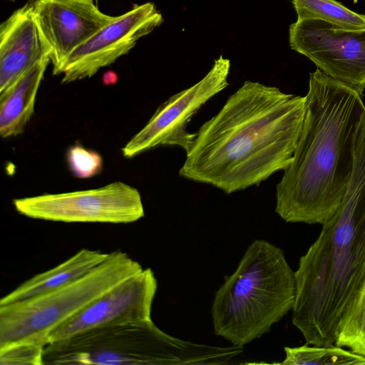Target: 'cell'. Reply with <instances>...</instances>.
Here are the masks:
<instances>
[{"label":"cell","instance_id":"6da1fadb","mask_svg":"<svg viewBox=\"0 0 365 365\" xmlns=\"http://www.w3.org/2000/svg\"><path fill=\"white\" fill-rule=\"evenodd\" d=\"M305 97L246 81L195 133L179 175L226 194L258 185L292 162Z\"/></svg>","mask_w":365,"mask_h":365},{"label":"cell","instance_id":"7a4b0ae2","mask_svg":"<svg viewBox=\"0 0 365 365\" xmlns=\"http://www.w3.org/2000/svg\"><path fill=\"white\" fill-rule=\"evenodd\" d=\"M362 95L318 68L309 74L304 118L293 158L276 186V213L287 222L323 225L349 182Z\"/></svg>","mask_w":365,"mask_h":365},{"label":"cell","instance_id":"3957f363","mask_svg":"<svg viewBox=\"0 0 365 365\" xmlns=\"http://www.w3.org/2000/svg\"><path fill=\"white\" fill-rule=\"evenodd\" d=\"M354 156L338 210L294 272L292 324L309 345H335L338 324L365 281V126L356 132Z\"/></svg>","mask_w":365,"mask_h":365},{"label":"cell","instance_id":"277c9868","mask_svg":"<svg viewBox=\"0 0 365 365\" xmlns=\"http://www.w3.org/2000/svg\"><path fill=\"white\" fill-rule=\"evenodd\" d=\"M295 295V274L283 250L264 240H255L215 294L211 307L214 331L243 348L292 310Z\"/></svg>","mask_w":365,"mask_h":365},{"label":"cell","instance_id":"5b68a950","mask_svg":"<svg viewBox=\"0 0 365 365\" xmlns=\"http://www.w3.org/2000/svg\"><path fill=\"white\" fill-rule=\"evenodd\" d=\"M242 349L184 341L160 329L152 321L91 329L48 343L43 364H227Z\"/></svg>","mask_w":365,"mask_h":365},{"label":"cell","instance_id":"8992f818","mask_svg":"<svg viewBox=\"0 0 365 365\" xmlns=\"http://www.w3.org/2000/svg\"><path fill=\"white\" fill-rule=\"evenodd\" d=\"M143 269L122 251L88 274L34 298L0 307V349L18 343L45 346L51 331L114 286Z\"/></svg>","mask_w":365,"mask_h":365},{"label":"cell","instance_id":"52a82bcc","mask_svg":"<svg viewBox=\"0 0 365 365\" xmlns=\"http://www.w3.org/2000/svg\"><path fill=\"white\" fill-rule=\"evenodd\" d=\"M13 205L28 217L64 222L130 223L145 215L139 191L120 181L95 189L16 198Z\"/></svg>","mask_w":365,"mask_h":365},{"label":"cell","instance_id":"ba28073f","mask_svg":"<svg viewBox=\"0 0 365 365\" xmlns=\"http://www.w3.org/2000/svg\"><path fill=\"white\" fill-rule=\"evenodd\" d=\"M230 61L222 56L215 60L208 73L197 83L162 103L145 125L122 148L125 158H133L158 146H178L187 153L196 133L187 125L198 110L229 85Z\"/></svg>","mask_w":365,"mask_h":365},{"label":"cell","instance_id":"9c48e42d","mask_svg":"<svg viewBox=\"0 0 365 365\" xmlns=\"http://www.w3.org/2000/svg\"><path fill=\"white\" fill-rule=\"evenodd\" d=\"M291 48L327 76L358 91L365 89V28H345L314 19L289 29Z\"/></svg>","mask_w":365,"mask_h":365},{"label":"cell","instance_id":"30bf717a","mask_svg":"<svg viewBox=\"0 0 365 365\" xmlns=\"http://www.w3.org/2000/svg\"><path fill=\"white\" fill-rule=\"evenodd\" d=\"M163 21V16L153 3L135 5L128 12L115 16L74 49L53 73L62 75L64 83L91 78L128 53L140 38Z\"/></svg>","mask_w":365,"mask_h":365},{"label":"cell","instance_id":"8fae6325","mask_svg":"<svg viewBox=\"0 0 365 365\" xmlns=\"http://www.w3.org/2000/svg\"><path fill=\"white\" fill-rule=\"evenodd\" d=\"M157 289L153 270L143 269L53 329L48 335V343L96 327L150 320Z\"/></svg>","mask_w":365,"mask_h":365},{"label":"cell","instance_id":"7c38bea8","mask_svg":"<svg viewBox=\"0 0 365 365\" xmlns=\"http://www.w3.org/2000/svg\"><path fill=\"white\" fill-rule=\"evenodd\" d=\"M33 6L37 24L51 51L53 71L115 17L103 13L91 0H36Z\"/></svg>","mask_w":365,"mask_h":365},{"label":"cell","instance_id":"4fadbf2b","mask_svg":"<svg viewBox=\"0 0 365 365\" xmlns=\"http://www.w3.org/2000/svg\"><path fill=\"white\" fill-rule=\"evenodd\" d=\"M51 53L33 3L14 11L0 26V95L36 63L51 60Z\"/></svg>","mask_w":365,"mask_h":365},{"label":"cell","instance_id":"5bb4252c","mask_svg":"<svg viewBox=\"0 0 365 365\" xmlns=\"http://www.w3.org/2000/svg\"><path fill=\"white\" fill-rule=\"evenodd\" d=\"M110 253L82 249L58 265L21 283L0 300V307L19 303L72 283L104 262Z\"/></svg>","mask_w":365,"mask_h":365},{"label":"cell","instance_id":"9a60e30c","mask_svg":"<svg viewBox=\"0 0 365 365\" xmlns=\"http://www.w3.org/2000/svg\"><path fill=\"white\" fill-rule=\"evenodd\" d=\"M50 62L49 58L38 62L0 95V135L3 138L24 131L34 114L37 93Z\"/></svg>","mask_w":365,"mask_h":365},{"label":"cell","instance_id":"2e32d148","mask_svg":"<svg viewBox=\"0 0 365 365\" xmlns=\"http://www.w3.org/2000/svg\"><path fill=\"white\" fill-rule=\"evenodd\" d=\"M283 365H365V357L336 345L284 347Z\"/></svg>","mask_w":365,"mask_h":365},{"label":"cell","instance_id":"e0dca14e","mask_svg":"<svg viewBox=\"0 0 365 365\" xmlns=\"http://www.w3.org/2000/svg\"><path fill=\"white\" fill-rule=\"evenodd\" d=\"M297 20L320 19L345 28H365V15L335 0H292Z\"/></svg>","mask_w":365,"mask_h":365},{"label":"cell","instance_id":"ac0fdd59","mask_svg":"<svg viewBox=\"0 0 365 365\" xmlns=\"http://www.w3.org/2000/svg\"><path fill=\"white\" fill-rule=\"evenodd\" d=\"M335 345L365 357V281L338 324Z\"/></svg>","mask_w":365,"mask_h":365},{"label":"cell","instance_id":"d6986e66","mask_svg":"<svg viewBox=\"0 0 365 365\" xmlns=\"http://www.w3.org/2000/svg\"><path fill=\"white\" fill-rule=\"evenodd\" d=\"M69 168L78 178H87L98 174L103 168L101 156L81 145L71 147L67 153Z\"/></svg>","mask_w":365,"mask_h":365},{"label":"cell","instance_id":"ffe728a7","mask_svg":"<svg viewBox=\"0 0 365 365\" xmlns=\"http://www.w3.org/2000/svg\"><path fill=\"white\" fill-rule=\"evenodd\" d=\"M43 346L18 343L0 349V364H43Z\"/></svg>","mask_w":365,"mask_h":365},{"label":"cell","instance_id":"44dd1931","mask_svg":"<svg viewBox=\"0 0 365 365\" xmlns=\"http://www.w3.org/2000/svg\"><path fill=\"white\" fill-rule=\"evenodd\" d=\"M7 1H16V0H7Z\"/></svg>","mask_w":365,"mask_h":365},{"label":"cell","instance_id":"7402d4cb","mask_svg":"<svg viewBox=\"0 0 365 365\" xmlns=\"http://www.w3.org/2000/svg\"><path fill=\"white\" fill-rule=\"evenodd\" d=\"M91 1H93V0H91Z\"/></svg>","mask_w":365,"mask_h":365}]
</instances>
